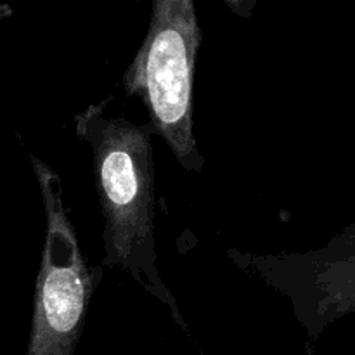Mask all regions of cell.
Wrapping results in <instances>:
<instances>
[{
    "instance_id": "cell-2",
    "label": "cell",
    "mask_w": 355,
    "mask_h": 355,
    "mask_svg": "<svg viewBox=\"0 0 355 355\" xmlns=\"http://www.w3.org/2000/svg\"><path fill=\"white\" fill-rule=\"evenodd\" d=\"M201 28L193 0H155L148 33L121 83L148 111V128L186 172L201 173L205 158L194 135L193 82Z\"/></svg>"
},
{
    "instance_id": "cell-3",
    "label": "cell",
    "mask_w": 355,
    "mask_h": 355,
    "mask_svg": "<svg viewBox=\"0 0 355 355\" xmlns=\"http://www.w3.org/2000/svg\"><path fill=\"white\" fill-rule=\"evenodd\" d=\"M45 208V243L35 284L26 355H73L82 338L94 295L78 238L62 201L58 173L31 155Z\"/></svg>"
},
{
    "instance_id": "cell-1",
    "label": "cell",
    "mask_w": 355,
    "mask_h": 355,
    "mask_svg": "<svg viewBox=\"0 0 355 355\" xmlns=\"http://www.w3.org/2000/svg\"><path fill=\"white\" fill-rule=\"evenodd\" d=\"M113 97L75 114L76 135L90 146L103 211L104 266L130 274L187 331L175 297L158 270L155 238V155L148 125L111 114Z\"/></svg>"
}]
</instances>
